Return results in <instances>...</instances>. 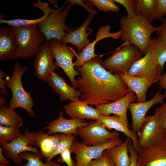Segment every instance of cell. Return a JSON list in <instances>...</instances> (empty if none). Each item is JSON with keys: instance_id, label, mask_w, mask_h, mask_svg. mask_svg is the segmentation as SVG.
<instances>
[{"instance_id": "1", "label": "cell", "mask_w": 166, "mask_h": 166, "mask_svg": "<svg viewBox=\"0 0 166 166\" xmlns=\"http://www.w3.org/2000/svg\"><path fill=\"white\" fill-rule=\"evenodd\" d=\"M101 61L98 55L75 68L80 75L76 79L75 89L81 93L80 100L88 105L97 106L109 103L130 92L117 74L111 73L102 66Z\"/></svg>"}, {"instance_id": "2", "label": "cell", "mask_w": 166, "mask_h": 166, "mask_svg": "<svg viewBox=\"0 0 166 166\" xmlns=\"http://www.w3.org/2000/svg\"><path fill=\"white\" fill-rule=\"evenodd\" d=\"M119 22L122 41L136 46L143 55H146L151 35L156 31L157 27H154L144 18L136 15L131 18L127 15L122 16Z\"/></svg>"}, {"instance_id": "3", "label": "cell", "mask_w": 166, "mask_h": 166, "mask_svg": "<svg viewBox=\"0 0 166 166\" xmlns=\"http://www.w3.org/2000/svg\"><path fill=\"white\" fill-rule=\"evenodd\" d=\"M28 69L26 66L22 67L19 62L16 61L11 77L6 76L5 78L6 86L11 89L12 93L11 99L8 106L14 109L18 107L24 109L30 117L35 118L37 115L33 109L34 101L30 92H27L24 89L22 83V76Z\"/></svg>"}, {"instance_id": "4", "label": "cell", "mask_w": 166, "mask_h": 166, "mask_svg": "<svg viewBox=\"0 0 166 166\" xmlns=\"http://www.w3.org/2000/svg\"><path fill=\"white\" fill-rule=\"evenodd\" d=\"M71 10V7L67 5L65 1L63 4L56 9L43 22L36 26L38 31L49 42L55 39L61 41L69 31L73 29L68 27L65 20Z\"/></svg>"}, {"instance_id": "5", "label": "cell", "mask_w": 166, "mask_h": 166, "mask_svg": "<svg viewBox=\"0 0 166 166\" xmlns=\"http://www.w3.org/2000/svg\"><path fill=\"white\" fill-rule=\"evenodd\" d=\"M12 27L18 47V58L26 60L36 56L39 48L46 41L37 26Z\"/></svg>"}, {"instance_id": "6", "label": "cell", "mask_w": 166, "mask_h": 166, "mask_svg": "<svg viewBox=\"0 0 166 166\" xmlns=\"http://www.w3.org/2000/svg\"><path fill=\"white\" fill-rule=\"evenodd\" d=\"M143 53L136 46L125 42L109 58L101 62L102 66L113 73L127 72L133 64L143 57Z\"/></svg>"}, {"instance_id": "7", "label": "cell", "mask_w": 166, "mask_h": 166, "mask_svg": "<svg viewBox=\"0 0 166 166\" xmlns=\"http://www.w3.org/2000/svg\"><path fill=\"white\" fill-rule=\"evenodd\" d=\"M164 132L157 114L146 117L137 134L138 146L140 150L160 147Z\"/></svg>"}, {"instance_id": "8", "label": "cell", "mask_w": 166, "mask_h": 166, "mask_svg": "<svg viewBox=\"0 0 166 166\" xmlns=\"http://www.w3.org/2000/svg\"><path fill=\"white\" fill-rule=\"evenodd\" d=\"M57 65L61 68L70 79L75 88V77L80 75L75 69L73 59L77 55L73 48L61 44L57 39H51L49 42Z\"/></svg>"}, {"instance_id": "9", "label": "cell", "mask_w": 166, "mask_h": 166, "mask_svg": "<svg viewBox=\"0 0 166 166\" xmlns=\"http://www.w3.org/2000/svg\"><path fill=\"white\" fill-rule=\"evenodd\" d=\"M122 143L119 136L103 144L95 146L86 145L75 140L70 150L76 155L75 166H88L92 160L100 157L105 150Z\"/></svg>"}, {"instance_id": "10", "label": "cell", "mask_w": 166, "mask_h": 166, "mask_svg": "<svg viewBox=\"0 0 166 166\" xmlns=\"http://www.w3.org/2000/svg\"><path fill=\"white\" fill-rule=\"evenodd\" d=\"M77 132L82 138V143L88 146L102 144L119 136L116 131L110 132L107 130L100 120L90 121L87 125L78 128Z\"/></svg>"}, {"instance_id": "11", "label": "cell", "mask_w": 166, "mask_h": 166, "mask_svg": "<svg viewBox=\"0 0 166 166\" xmlns=\"http://www.w3.org/2000/svg\"><path fill=\"white\" fill-rule=\"evenodd\" d=\"M162 70L155 57L148 52L133 64L127 73L132 76L145 79L154 84L159 81Z\"/></svg>"}, {"instance_id": "12", "label": "cell", "mask_w": 166, "mask_h": 166, "mask_svg": "<svg viewBox=\"0 0 166 166\" xmlns=\"http://www.w3.org/2000/svg\"><path fill=\"white\" fill-rule=\"evenodd\" d=\"M34 63L35 74L38 79L46 82L58 66L54 63V57L49 42L45 41L39 48Z\"/></svg>"}, {"instance_id": "13", "label": "cell", "mask_w": 166, "mask_h": 166, "mask_svg": "<svg viewBox=\"0 0 166 166\" xmlns=\"http://www.w3.org/2000/svg\"><path fill=\"white\" fill-rule=\"evenodd\" d=\"M166 96V93L163 94L157 92L150 100L143 102H132L129 104L128 109L131 114L132 130L138 133L142 126L145 118V115L149 109L157 103L162 104Z\"/></svg>"}, {"instance_id": "14", "label": "cell", "mask_w": 166, "mask_h": 166, "mask_svg": "<svg viewBox=\"0 0 166 166\" xmlns=\"http://www.w3.org/2000/svg\"><path fill=\"white\" fill-rule=\"evenodd\" d=\"M24 132L30 140L31 146L38 147L44 157H49L55 152L58 145L59 134L57 133L49 135L42 130L30 132L28 128Z\"/></svg>"}, {"instance_id": "15", "label": "cell", "mask_w": 166, "mask_h": 166, "mask_svg": "<svg viewBox=\"0 0 166 166\" xmlns=\"http://www.w3.org/2000/svg\"><path fill=\"white\" fill-rule=\"evenodd\" d=\"M111 29V26L109 24L100 26L99 28L95 35V39L78 54L76 60L73 62L74 66L80 67L85 63L98 55L94 53L95 46L97 42L105 38H110L113 39H117L121 38V30L115 33H111L110 32Z\"/></svg>"}, {"instance_id": "16", "label": "cell", "mask_w": 166, "mask_h": 166, "mask_svg": "<svg viewBox=\"0 0 166 166\" xmlns=\"http://www.w3.org/2000/svg\"><path fill=\"white\" fill-rule=\"evenodd\" d=\"M85 119L78 118L67 119L63 116V111L61 110L58 118L51 122H45L47 125L44 127V129L48 130L46 133L49 135L57 133L73 136L77 135L78 128L87 125L89 122H85Z\"/></svg>"}, {"instance_id": "17", "label": "cell", "mask_w": 166, "mask_h": 166, "mask_svg": "<svg viewBox=\"0 0 166 166\" xmlns=\"http://www.w3.org/2000/svg\"><path fill=\"white\" fill-rule=\"evenodd\" d=\"M3 148L4 154L12 160L16 165L21 164L22 160L19 154L24 151H29L36 153H40L37 147L31 146L30 141L27 135H24L9 143L0 144Z\"/></svg>"}, {"instance_id": "18", "label": "cell", "mask_w": 166, "mask_h": 166, "mask_svg": "<svg viewBox=\"0 0 166 166\" xmlns=\"http://www.w3.org/2000/svg\"><path fill=\"white\" fill-rule=\"evenodd\" d=\"M95 17V15L89 14L85 18L83 24L78 28L73 29L69 32L65 37L60 41L64 45L70 43L75 45L77 48L78 53H79L89 44L91 43L88 38L92 30H90L86 32V29Z\"/></svg>"}, {"instance_id": "19", "label": "cell", "mask_w": 166, "mask_h": 166, "mask_svg": "<svg viewBox=\"0 0 166 166\" xmlns=\"http://www.w3.org/2000/svg\"><path fill=\"white\" fill-rule=\"evenodd\" d=\"M18 49L15 35L12 27H0V61L18 59Z\"/></svg>"}, {"instance_id": "20", "label": "cell", "mask_w": 166, "mask_h": 166, "mask_svg": "<svg viewBox=\"0 0 166 166\" xmlns=\"http://www.w3.org/2000/svg\"><path fill=\"white\" fill-rule=\"evenodd\" d=\"M46 82L58 96L60 101L68 100L73 102L79 100L81 92L68 85L64 77L54 72L51 74Z\"/></svg>"}, {"instance_id": "21", "label": "cell", "mask_w": 166, "mask_h": 166, "mask_svg": "<svg viewBox=\"0 0 166 166\" xmlns=\"http://www.w3.org/2000/svg\"><path fill=\"white\" fill-rule=\"evenodd\" d=\"M136 100V96L133 91H130L123 97L109 103L96 106L95 109L100 114L104 116L112 114L117 115L128 120L127 112L130 103Z\"/></svg>"}, {"instance_id": "22", "label": "cell", "mask_w": 166, "mask_h": 166, "mask_svg": "<svg viewBox=\"0 0 166 166\" xmlns=\"http://www.w3.org/2000/svg\"><path fill=\"white\" fill-rule=\"evenodd\" d=\"M99 120L109 130L114 129L123 133L127 138L132 140L133 146L137 153L140 152L138 146L137 135L128 128V120L116 115L111 116L102 115Z\"/></svg>"}, {"instance_id": "23", "label": "cell", "mask_w": 166, "mask_h": 166, "mask_svg": "<svg viewBox=\"0 0 166 166\" xmlns=\"http://www.w3.org/2000/svg\"><path fill=\"white\" fill-rule=\"evenodd\" d=\"M88 105L84 101L78 100L71 102L67 105H64V108L71 119L99 120L102 115L97 110Z\"/></svg>"}, {"instance_id": "24", "label": "cell", "mask_w": 166, "mask_h": 166, "mask_svg": "<svg viewBox=\"0 0 166 166\" xmlns=\"http://www.w3.org/2000/svg\"><path fill=\"white\" fill-rule=\"evenodd\" d=\"M117 74L126 84L130 91L135 93L137 102L146 101L147 92L153 83L143 78L130 75L127 72Z\"/></svg>"}, {"instance_id": "25", "label": "cell", "mask_w": 166, "mask_h": 166, "mask_svg": "<svg viewBox=\"0 0 166 166\" xmlns=\"http://www.w3.org/2000/svg\"><path fill=\"white\" fill-rule=\"evenodd\" d=\"M138 155L139 166H166V150L160 146L141 150Z\"/></svg>"}, {"instance_id": "26", "label": "cell", "mask_w": 166, "mask_h": 166, "mask_svg": "<svg viewBox=\"0 0 166 166\" xmlns=\"http://www.w3.org/2000/svg\"><path fill=\"white\" fill-rule=\"evenodd\" d=\"M32 5L33 6L39 9L43 12V15L42 17L34 19L18 18L5 20L3 18L4 14H2L0 15V23H6L8 26L13 27L37 25L44 21L54 10L49 6V4L47 2H43L41 0L32 3Z\"/></svg>"}, {"instance_id": "27", "label": "cell", "mask_w": 166, "mask_h": 166, "mask_svg": "<svg viewBox=\"0 0 166 166\" xmlns=\"http://www.w3.org/2000/svg\"><path fill=\"white\" fill-rule=\"evenodd\" d=\"M134 11L136 15L151 23L155 20L163 19L158 11L157 0H135Z\"/></svg>"}, {"instance_id": "28", "label": "cell", "mask_w": 166, "mask_h": 166, "mask_svg": "<svg viewBox=\"0 0 166 166\" xmlns=\"http://www.w3.org/2000/svg\"><path fill=\"white\" fill-rule=\"evenodd\" d=\"M130 140L129 138H127L121 144L106 150L115 166H129L131 159L128 154V146Z\"/></svg>"}, {"instance_id": "29", "label": "cell", "mask_w": 166, "mask_h": 166, "mask_svg": "<svg viewBox=\"0 0 166 166\" xmlns=\"http://www.w3.org/2000/svg\"><path fill=\"white\" fill-rule=\"evenodd\" d=\"M12 109L5 105L0 106V124L19 129L24 126L21 116Z\"/></svg>"}, {"instance_id": "30", "label": "cell", "mask_w": 166, "mask_h": 166, "mask_svg": "<svg viewBox=\"0 0 166 166\" xmlns=\"http://www.w3.org/2000/svg\"><path fill=\"white\" fill-rule=\"evenodd\" d=\"M148 52L155 57L163 70L166 62V43L160 41L156 37L151 38Z\"/></svg>"}, {"instance_id": "31", "label": "cell", "mask_w": 166, "mask_h": 166, "mask_svg": "<svg viewBox=\"0 0 166 166\" xmlns=\"http://www.w3.org/2000/svg\"><path fill=\"white\" fill-rule=\"evenodd\" d=\"M19 156L22 160H26L27 163L25 164L20 165H9V166H61L57 162L52 160L48 162H43L42 160L43 157L41 153H36L29 151H24L21 153Z\"/></svg>"}, {"instance_id": "32", "label": "cell", "mask_w": 166, "mask_h": 166, "mask_svg": "<svg viewBox=\"0 0 166 166\" xmlns=\"http://www.w3.org/2000/svg\"><path fill=\"white\" fill-rule=\"evenodd\" d=\"M59 143L56 149L49 157L46 158L45 162L51 161L55 156L60 154L65 149H70L75 140L74 136L70 134L59 133Z\"/></svg>"}, {"instance_id": "33", "label": "cell", "mask_w": 166, "mask_h": 166, "mask_svg": "<svg viewBox=\"0 0 166 166\" xmlns=\"http://www.w3.org/2000/svg\"><path fill=\"white\" fill-rule=\"evenodd\" d=\"M23 135L19 129L0 124V144L9 143Z\"/></svg>"}, {"instance_id": "34", "label": "cell", "mask_w": 166, "mask_h": 166, "mask_svg": "<svg viewBox=\"0 0 166 166\" xmlns=\"http://www.w3.org/2000/svg\"><path fill=\"white\" fill-rule=\"evenodd\" d=\"M92 5L102 11L118 12L120 8L115 3L114 0H89Z\"/></svg>"}, {"instance_id": "35", "label": "cell", "mask_w": 166, "mask_h": 166, "mask_svg": "<svg viewBox=\"0 0 166 166\" xmlns=\"http://www.w3.org/2000/svg\"><path fill=\"white\" fill-rule=\"evenodd\" d=\"M88 166H115L109 156L106 150L99 158L92 160Z\"/></svg>"}, {"instance_id": "36", "label": "cell", "mask_w": 166, "mask_h": 166, "mask_svg": "<svg viewBox=\"0 0 166 166\" xmlns=\"http://www.w3.org/2000/svg\"><path fill=\"white\" fill-rule=\"evenodd\" d=\"M154 114L157 115L164 132L166 131V102L161 104L154 111Z\"/></svg>"}, {"instance_id": "37", "label": "cell", "mask_w": 166, "mask_h": 166, "mask_svg": "<svg viewBox=\"0 0 166 166\" xmlns=\"http://www.w3.org/2000/svg\"><path fill=\"white\" fill-rule=\"evenodd\" d=\"M115 2L123 6L125 8L127 13V16L129 18L136 15L134 11L135 0H114Z\"/></svg>"}, {"instance_id": "38", "label": "cell", "mask_w": 166, "mask_h": 166, "mask_svg": "<svg viewBox=\"0 0 166 166\" xmlns=\"http://www.w3.org/2000/svg\"><path fill=\"white\" fill-rule=\"evenodd\" d=\"M71 153L70 149L67 148L65 149L60 154L57 162L61 163H65L68 166H75V162L71 158Z\"/></svg>"}, {"instance_id": "39", "label": "cell", "mask_w": 166, "mask_h": 166, "mask_svg": "<svg viewBox=\"0 0 166 166\" xmlns=\"http://www.w3.org/2000/svg\"><path fill=\"white\" fill-rule=\"evenodd\" d=\"M66 4L67 5L71 7L72 6L77 5L81 6L85 8V9L89 13V14H92L95 15L97 14V12L96 10L89 7L85 3L84 0H65Z\"/></svg>"}, {"instance_id": "40", "label": "cell", "mask_w": 166, "mask_h": 166, "mask_svg": "<svg viewBox=\"0 0 166 166\" xmlns=\"http://www.w3.org/2000/svg\"><path fill=\"white\" fill-rule=\"evenodd\" d=\"M161 25L157 27L156 37L161 42L166 43V17L163 18Z\"/></svg>"}, {"instance_id": "41", "label": "cell", "mask_w": 166, "mask_h": 166, "mask_svg": "<svg viewBox=\"0 0 166 166\" xmlns=\"http://www.w3.org/2000/svg\"><path fill=\"white\" fill-rule=\"evenodd\" d=\"M128 151L131 159L129 166H139L138 153L134 148L131 140L128 146Z\"/></svg>"}, {"instance_id": "42", "label": "cell", "mask_w": 166, "mask_h": 166, "mask_svg": "<svg viewBox=\"0 0 166 166\" xmlns=\"http://www.w3.org/2000/svg\"><path fill=\"white\" fill-rule=\"evenodd\" d=\"M6 74L1 70H0V88L1 94H3L5 96H7L8 94L6 87V85L5 81V78L6 76Z\"/></svg>"}, {"instance_id": "43", "label": "cell", "mask_w": 166, "mask_h": 166, "mask_svg": "<svg viewBox=\"0 0 166 166\" xmlns=\"http://www.w3.org/2000/svg\"><path fill=\"white\" fill-rule=\"evenodd\" d=\"M157 6L160 16L166 17V0H157Z\"/></svg>"}, {"instance_id": "44", "label": "cell", "mask_w": 166, "mask_h": 166, "mask_svg": "<svg viewBox=\"0 0 166 166\" xmlns=\"http://www.w3.org/2000/svg\"><path fill=\"white\" fill-rule=\"evenodd\" d=\"M159 85L160 89L165 90L166 93V73L161 75L160 79L159 81Z\"/></svg>"}, {"instance_id": "45", "label": "cell", "mask_w": 166, "mask_h": 166, "mask_svg": "<svg viewBox=\"0 0 166 166\" xmlns=\"http://www.w3.org/2000/svg\"><path fill=\"white\" fill-rule=\"evenodd\" d=\"M3 148L1 147L0 148V164L5 165H8L10 164L9 161L7 160L4 156L2 152Z\"/></svg>"}, {"instance_id": "46", "label": "cell", "mask_w": 166, "mask_h": 166, "mask_svg": "<svg viewBox=\"0 0 166 166\" xmlns=\"http://www.w3.org/2000/svg\"><path fill=\"white\" fill-rule=\"evenodd\" d=\"M160 147L166 150V131L164 132V137Z\"/></svg>"}, {"instance_id": "47", "label": "cell", "mask_w": 166, "mask_h": 166, "mask_svg": "<svg viewBox=\"0 0 166 166\" xmlns=\"http://www.w3.org/2000/svg\"><path fill=\"white\" fill-rule=\"evenodd\" d=\"M7 102L5 97H1L0 98V106L4 105Z\"/></svg>"}, {"instance_id": "48", "label": "cell", "mask_w": 166, "mask_h": 166, "mask_svg": "<svg viewBox=\"0 0 166 166\" xmlns=\"http://www.w3.org/2000/svg\"><path fill=\"white\" fill-rule=\"evenodd\" d=\"M48 1L52 5H56L58 4V1L57 0H48Z\"/></svg>"}, {"instance_id": "49", "label": "cell", "mask_w": 166, "mask_h": 166, "mask_svg": "<svg viewBox=\"0 0 166 166\" xmlns=\"http://www.w3.org/2000/svg\"><path fill=\"white\" fill-rule=\"evenodd\" d=\"M0 166H9V165H5L2 164H0Z\"/></svg>"}]
</instances>
